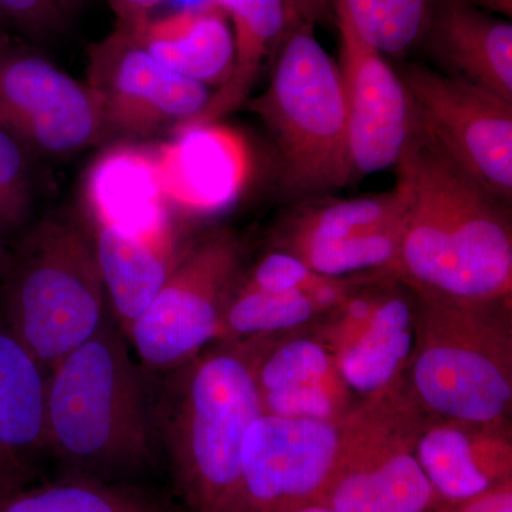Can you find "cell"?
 Segmentation results:
<instances>
[{
	"instance_id": "cell-28",
	"label": "cell",
	"mask_w": 512,
	"mask_h": 512,
	"mask_svg": "<svg viewBox=\"0 0 512 512\" xmlns=\"http://www.w3.org/2000/svg\"><path fill=\"white\" fill-rule=\"evenodd\" d=\"M30 210V181L23 146L0 126V231L20 227Z\"/></svg>"
},
{
	"instance_id": "cell-17",
	"label": "cell",
	"mask_w": 512,
	"mask_h": 512,
	"mask_svg": "<svg viewBox=\"0 0 512 512\" xmlns=\"http://www.w3.org/2000/svg\"><path fill=\"white\" fill-rule=\"evenodd\" d=\"M154 151L168 204L184 214L224 210L251 175L247 141L220 121L174 128Z\"/></svg>"
},
{
	"instance_id": "cell-34",
	"label": "cell",
	"mask_w": 512,
	"mask_h": 512,
	"mask_svg": "<svg viewBox=\"0 0 512 512\" xmlns=\"http://www.w3.org/2000/svg\"><path fill=\"white\" fill-rule=\"evenodd\" d=\"M163 0H110L117 16V25L128 26L151 15V10Z\"/></svg>"
},
{
	"instance_id": "cell-2",
	"label": "cell",
	"mask_w": 512,
	"mask_h": 512,
	"mask_svg": "<svg viewBox=\"0 0 512 512\" xmlns=\"http://www.w3.org/2000/svg\"><path fill=\"white\" fill-rule=\"evenodd\" d=\"M111 313L49 370L47 443L64 476L124 483L156 464L147 384Z\"/></svg>"
},
{
	"instance_id": "cell-37",
	"label": "cell",
	"mask_w": 512,
	"mask_h": 512,
	"mask_svg": "<svg viewBox=\"0 0 512 512\" xmlns=\"http://www.w3.org/2000/svg\"><path fill=\"white\" fill-rule=\"evenodd\" d=\"M289 512H333V511L329 510V508L325 507V505L318 504V503H309V504L302 505V507L295 508V510H292Z\"/></svg>"
},
{
	"instance_id": "cell-12",
	"label": "cell",
	"mask_w": 512,
	"mask_h": 512,
	"mask_svg": "<svg viewBox=\"0 0 512 512\" xmlns=\"http://www.w3.org/2000/svg\"><path fill=\"white\" fill-rule=\"evenodd\" d=\"M403 192L313 202L279 228L276 245L328 278L386 272L404 232Z\"/></svg>"
},
{
	"instance_id": "cell-15",
	"label": "cell",
	"mask_w": 512,
	"mask_h": 512,
	"mask_svg": "<svg viewBox=\"0 0 512 512\" xmlns=\"http://www.w3.org/2000/svg\"><path fill=\"white\" fill-rule=\"evenodd\" d=\"M346 109L350 175H367L396 167L414 127L412 100L402 77L387 57L365 42L345 15L335 12Z\"/></svg>"
},
{
	"instance_id": "cell-31",
	"label": "cell",
	"mask_w": 512,
	"mask_h": 512,
	"mask_svg": "<svg viewBox=\"0 0 512 512\" xmlns=\"http://www.w3.org/2000/svg\"><path fill=\"white\" fill-rule=\"evenodd\" d=\"M288 9L289 28L305 23L315 28L332 18L333 0H285Z\"/></svg>"
},
{
	"instance_id": "cell-35",
	"label": "cell",
	"mask_w": 512,
	"mask_h": 512,
	"mask_svg": "<svg viewBox=\"0 0 512 512\" xmlns=\"http://www.w3.org/2000/svg\"><path fill=\"white\" fill-rule=\"evenodd\" d=\"M470 2L476 3L485 10L497 13V15L504 16V18H511L512 13V0H470Z\"/></svg>"
},
{
	"instance_id": "cell-11",
	"label": "cell",
	"mask_w": 512,
	"mask_h": 512,
	"mask_svg": "<svg viewBox=\"0 0 512 512\" xmlns=\"http://www.w3.org/2000/svg\"><path fill=\"white\" fill-rule=\"evenodd\" d=\"M319 335L352 394L369 399L402 380L416 343L419 298L384 272L367 274L329 312Z\"/></svg>"
},
{
	"instance_id": "cell-18",
	"label": "cell",
	"mask_w": 512,
	"mask_h": 512,
	"mask_svg": "<svg viewBox=\"0 0 512 512\" xmlns=\"http://www.w3.org/2000/svg\"><path fill=\"white\" fill-rule=\"evenodd\" d=\"M439 503L454 507L511 484L510 424L427 417L414 444Z\"/></svg>"
},
{
	"instance_id": "cell-36",
	"label": "cell",
	"mask_w": 512,
	"mask_h": 512,
	"mask_svg": "<svg viewBox=\"0 0 512 512\" xmlns=\"http://www.w3.org/2000/svg\"><path fill=\"white\" fill-rule=\"evenodd\" d=\"M57 6L63 10L64 15H69L72 10L79 8L83 0H55Z\"/></svg>"
},
{
	"instance_id": "cell-38",
	"label": "cell",
	"mask_w": 512,
	"mask_h": 512,
	"mask_svg": "<svg viewBox=\"0 0 512 512\" xmlns=\"http://www.w3.org/2000/svg\"><path fill=\"white\" fill-rule=\"evenodd\" d=\"M6 22V19L3 18V15L2 13H0V29H3V23Z\"/></svg>"
},
{
	"instance_id": "cell-21",
	"label": "cell",
	"mask_w": 512,
	"mask_h": 512,
	"mask_svg": "<svg viewBox=\"0 0 512 512\" xmlns=\"http://www.w3.org/2000/svg\"><path fill=\"white\" fill-rule=\"evenodd\" d=\"M120 26V25H117ZM128 30L144 49L175 73L218 89L234 66V36L225 13L214 3L170 15H148Z\"/></svg>"
},
{
	"instance_id": "cell-24",
	"label": "cell",
	"mask_w": 512,
	"mask_h": 512,
	"mask_svg": "<svg viewBox=\"0 0 512 512\" xmlns=\"http://www.w3.org/2000/svg\"><path fill=\"white\" fill-rule=\"evenodd\" d=\"M49 372L10 330H0V447L26 466L49 451Z\"/></svg>"
},
{
	"instance_id": "cell-26",
	"label": "cell",
	"mask_w": 512,
	"mask_h": 512,
	"mask_svg": "<svg viewBox=\"0 0 512 512\" xmlns=\"http://www.w3.org/2000/svg\"><path fill=\"white\" fill-rule=\"evenodd\" d=\"M28 485L2 491L0 512H173L154 495L127 483L63 476L53 483Z\"/></svg>"
},
{
	"instance_id": "cell-25",
	"label": "cell",
	"mask_w": 512,
	"mask_h": 512,
	"mask_svg": "<svg viewBox=\"0 0 512 512\" xmlns=\"http://www.w3.org/2000/svg\"><path fill=\"white\" fill-rule=\"evenodd\" d=\"M366 275L336 278L318 291L265 292L247 284L239 286L225 308L220 342H242L301 328L332 312Z\"/></svg>"
},
{
	"instance_id": "cell-30",
	"label": "cell",
	"mask_w": 512,
	"mask_h": 512,
	"mask_svg": "<svg viewBox=\"0 0 512 512\" xmlns=\"http://www.w3.org/2000/svg\"><path fill=\"white\" fill-rule=\"evenodd\" d=\"M6 22L35 37H49L62 29L64 12L55 0H0Z\"/></svg>"
},
{
	"instance_id": "cell-27",
	"label": "cell",
	"mask_w": 512,
	"mask_h": 512,
	"mask_svg": "<svg viewBox=\"0 0 512 512\" xmlns=\"http://www.w3.org/2000/svg\"><path fill=\"white\" fill-rule=\"evenodd\" d=\"M433 0H333V10L384 57H404L420 45Z\"/></svg>"
},
{
	"instance_id": "cell-3",
	"label": "cell",
	"mask_w": 512,
	"mask_h": 512,
	"mask_svg": "<svg viewBox=\"0 0 512 512\" xmlns=\"http://www.w3.org/2000/svg\"><path fill=\"white\" fill-rule=\"evenodd\" d=\"M222 343L147 389L157 443L190 512L237 510L242 444L262 414L247 353Z\"/></svg>"
},
{
	"instance_id": "cell-4",
	"label": "cell",
	"mask_w": 512,
	"mask_h": 512,
	"mask_svg": "<svg viewBox=\"0 0 512 512\" xmlns=\"http://www.w3.org/2000/svg\"><path fill=\"white\" fill-rule=\"evenodd\" d=\"M510 301L419 298L416 343L400 383L426 416L510 424Z\"/></svg>"
},
{
	"instance_id": "cell-6",
	"label": "cell",
	"mask_w": 512,
	"mask_h": 512,
	"mask_svg": "<svg viewBox=\"0 0 512 512\" xmlns=\"http://www.w3.org/2000/svg\"><path fill=\"white\" fill-rule=\"evenodd\" d=\"M109 312L92 239L72 222L43 221L10 286V332L49 372L92 338Z\"/></svg>"
},
{
	"instance_id": "cell-16",
	"label": "cell",
	"mask_w": 512,
	"mask_h": 512,
	"mask_svg": "<svg viewBox=\"0 0 512 512\" xmlns=\"http://www.w3.org/2000/svg\"><path fill=\"white\" fill-rule=\"evenodd\" d=\"M235 343L247 353L262 414L339 423L355 409L336 357L319 333Z\"/></svg>"
},
{
	"instance_id": "cell-19",
	"label": "cell",
	"mask_w": 512,
	"mask_h": 512,
	"mask_svg": "<svg viewBox=\"0 0 512 512\" xmlns=\"http://www.w3.org/2000/svg\"><path fill=\"white\" fill-rule=\"evenodd\" d=\"M84 202L93 227L137 238L175 235L154 148L119 143L101 151L87 171Z\"/></svg>"
},
{
	"instance_id": "cell-7",
	"label": "cell",
	"mask_w": 512,
	"mask_h": 512,
	"mask_svg": "<svg viewBox=\"0 0 512 512\" xmlns=\"http://www.w3.org/2000/svg\"><path fill=\"white\" fill-rule=\"evenodd\" d=\"M426 414L402 384L345 417L342 446L315 503L333 512H431L439 500L414 451Z\"/></svg>"
},
{
	"instance_id": "cell-5",
	"label": "cell",
	"mask_w": 512,
	"mask_h": 512,
	"mask_svg": "<svg viewBox=\"0 0 512 512\" xmlns=\"http://www.w3.org/2000/svg\"><path fill=\"white\" fill-rule=\"evenodd\" d=\"M272 60L268 86L248 106L271 131L282 184L289 194L315 195L352 183L339 64L305 23L288 29Z\"/></svg>"
},
{
	"instance_id": "cell-32",
	"label": "cell",
	"mask_w": 512,
	"mask_h": 512,
	"mask_svg": "<svg viewBox=\"0 0 512 512\" xmlns=\"http://www.w3.org/2000/svg\"><path fill=\"white\" fill-rule=\"evenodd\" d=\"M447 512H512L511 484L503 485L477 500L447 507Z\"/></svg>"
},
{
	"instance_id": "cell-20",
	"label": "cell",
	"mask_w": 512,
	"mask_h": 512,
	"mask_svg": "<svg viewBox=\"0 0 512 512\" xmlns=\"http://www.w3.org/2000/svg\"><path fill=\"white\" fill-rule=\"evenodd\" d=\"M421 43L446 74L512 101V25L470 0H433Z\"/></svg>"
},
{
	"instance_id": "cell-8",
	"label": "cell",
	"mask_w": 512,
	"mask_h": 512,
	"mask_svg": "<svg viewBox=\"0 0 512 512\" xmlns=\"http://www.w3.org/2000/svg\"><path fill=\"white\" fill-rule=\"evenodd\" d=\"M239 261L241 249L228 232H215L180 255L126 336L146 369L168 372L221 339Z\"/></svg>"
},
{
	"instance_id": "cell-9",
	"label": "cell",
	"mask_w": 512,
	"mask_h": 512,
	"mask_svg": "<svg viewBox=\"0 0 512 512\" xmlns=\"http://www.w3.org/2000/svg\"><path fill=\"white\" fill-rule=\"evenodd\" d=\"M397 72L437 147L488 194L511 204L512 101L421 64Z\"/></svg>"
},
{
	"instance_id": "cell-13",
	"label": "cell",
	"mask_w": 512,
	"mask_h": 512,
	"mask_svg": "<svg viewBox=\"0 0 512 512\" xmlns=\"http://www.w3.org/2000/svg\"><path fill=\"white\" fill-rule=\"evenodd\" d=\"M89 84L99 93L107 133L137 137L191 123L214 92L165 66L120 26L90 49Z\"/></svg>"
},
{
	"instance_id": "cell-33",
	"label": "cell",
	"mask_w": 512,
	"mask_h": 512,
	"mask_svg": "<svg viewBox=\"0 0 512 512\" xmlns=\"http://www.w3.org/2000/svg\"><path fill=\"white\" fill-rule=\"evenodd\" d=\"M35 477V468L20 463L0 447V493L28 485Z\"/></svg>"
},
{
	"instance_id": "cell-22",
	"label": "cell",
	"mask_w": 512,
	"mask_h": 512,
	"mask_svg": "<svg viewBox=\"0 0 512 512\" xmlns=\"http://www.w3.org/2000/svg\"><path fill=\"white\" fill-rule=\"evenodd\" d=\"M94 228V254L107 305L124 336L163 288L178 258L177 235L128 237L109 228Z\"/></svg>"
},
{
	"instance_id": "cell-29",
	"label": "cell",
	"mask_w": 512,
	"mask_h": 512,
	"mask_svg": "<svg viewBox=\"0 0 512 512\" xmlns=\"http://www.w3.org/2000/svg\"><path fill=\"white\" fill-rule=\"evenodd\" d=\"M333 279L316 274L295 255L276 249L256 264L245 284L265 292L318 291Z\"/></svg>"
},
{
	"instance_id": "cell-14",
	"label": "cell",
	"mask_w": 512,
	"mask_h": 512,
	"mask_svg": "<svg viewBox=\"0 0 512 512\" xmlns=\"http://www.w3.org/2000/svg\"><path fill=\"white\" fill-rule=\"evenodd\" d=\"M340 446V421L261 414L242 444L235 512H289L315 503Z\"/></svg>"
},
{
	"instance_id": "cell-10",
	"label": "cell",
	"mask_w": 512,
	"mask_h": 512,
	"mask_svg": "<svg viewBox=\"0 0 512 512\" xmlns=\"http://www.w3.org/2000/svg\"><path fill=\"white\" fill-rule=\"evenodd\" d=\"M0 126L23 147L63 156L106 136L99 93L0 29Z\"/></svg>"
},
{
	"instance_id": "cell-1",
	"label": "cell",
	"mask_w": 512,
	"mask_h": 512,
	"mask_svg": "<svg viewBox=\"0 0 512 512\" xmlns=\"http://www.w3.org/2000/svg\"><path fill=\"white\" fill-rule=\"evenodd\" d=\"M394 168L406 212L402 244L384 274L417 298L511 299L510 204L461 171L417 119Z\"/></svg>"
},
{
	"instance_id": "cell-23",
	"label": "cell",
	"mask_w": 512,
	"mask_h": 512,
	"mask_svg": "<svg viewBox=\"0 0 512 512\" xmlns=\"http://www.w3.org/2000/svg\"><path fill=\"white\" fill-rule=\"evenodd\" d=\"M225 13L234 36V66L207 107L188 124L220 121L249 100L262 67L274 59L289 29L285 0H211ZM187 126V124H184Z\"/></svg>"
}]
</instances>
